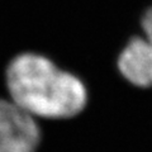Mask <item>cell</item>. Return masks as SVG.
Wrapping results in <instances>:
<instances>
[{"mask_svg":"<svg viewBox=\"0 0 152 152\" xmlns=\"http://www.w3.org/2000/svg\"><path fill=\"white\" fill-rule=\"evenodd\" d=\"M118 69L136 86H152V45L145 37H133L118 57Z\"/></svg>","mask_w":152,"mask_h":152,"instance_id":"obj_3","label":"cell"},{"mask_svg":"<svg viewBox=\"0 0 152 152\" xmlns=\"http://www.w3.org/2000/svg\"><path fill=\"white\" fill-rule=\"evenodd\" d=\"M141 24H142V29H143V33H145L143 37L152 45V8H150L145 13Z\"/></svg>","mask_w":152,"mask_h":152,"instance_id":"obj_4","label":"cell"},{"mask_svg":"<svg viewBox=\"0 0 152 152\" xmlns=\"http://www.w3.org/2000/svg\"><path fill=\"white\" fill-rule=\"evenodd\" d=\"M5 76L10 100L34 118H72L88 103L81 80L42 55H18L8 65Z\"/></svg>","mask_w":152,"mask_h":152,"instance_id":"obj_1","label":"cell"},{"mask_svg":"<svg viewBox=\"0 0 152 152\" xmlns=\"http://www.w3.org/2000/svg\"><path fill=\"white\" fill-rule=\"evenodd\" d=\"M39 142L36 118L12 100L0 99V152H36Z\"/></svg>","mask_w":152,"mask_h":152,"instance_id":"obj_2","label":"cell"}]
</instances>
